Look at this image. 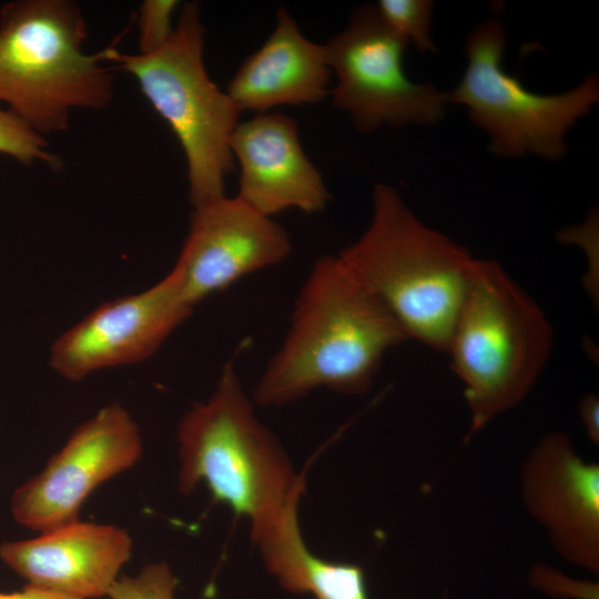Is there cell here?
Masks as SVG:
<instances>
[{
  "instance_id": "e0dca14e",
  "label": "cell",
  "mask_w": 599,
  "mask_h": 599,
  "mask_svg": "<svg viewBox=\"0 0 599 599\" xmlns=\"http://www.w3.org/2000/svg\"><path fill=\"white\" fill-rule=\"evenodd\" d=\"M375 7L383 21L419 52H437L430 37L434 1L379 0Z\"/></svg>"
},
{
  "instance_id": "ba28073f",
  "label": "cell",
  "mask_w": 599,
  "mask_h": 599,
  "mask_svg": "<svg viewBox=\"0 0 599 599\" xmlns=\"http://www.w3.org/2000/svg\"><path fill=\"white\" fill-rule=\"evenodd\" d=\"M408 41L390 29L374 4L357 8L341 32L325 44L336 73L333 104L359 132L384 125H434L445 116L448 92L412 82L403 65Z\"/></svg>"
},
{
  "instance_id": "8fae6325",
  "label": "cell",
  "mask_w": 599,
  "mask_h": 599,
  "mask_svg": "<svg viewBox=\"0 0 599 599\" xmlns=\"http://www.w3.org/2000/svg\"><path fill=\"white\" fill-rule=\"evenodd\" d=\"M520 496L554 550L571 565L599 572V464L583 459L562 430L544 434L520 471Z\"/></svg>"
},
{
  "instance_id": "5bb4252c",
  "label": "cell",
  "mask_w": 599,
  "mask_h": 599,
  "mask_svg": "<svg viewBox=\"0 0 599 599\" xmlns=\"http://www.w3.org/2000/svg\"><path fill=\"white\" fill-rule=\"evenodd\" d=\"M240 165L238 196L272 217L288 209L314 214L325 209L329 193L306 156L296 122L280 113H260L240 122L230 139Z\"/></svg>"
},
{
  "instance_id": "ffe728a7",
  "label": "cell",
  "mask_w": 599,
  "mask_h": 599,
  "mask_svg": "<svg viewBox=\"0 0 599 599\" xmlns=\"http://www.w3.org/2000/svg\"><path fill=\"white\" fill-rule=\"evenodd\" d=\"M179 6L175 0H146L139 10V48L141 54L162 49L172 38L173 13Z\"/></svg>"
},
{
  "instance_id": "2e32d148",
  "label": "cell",
  "mask_w": 599,
  "mask_h": 599,
  "mask_svg": "<svg viewBox=\"0 0 599 599\" xmlns=\"http://www.w3.org/2000/svg\"><path fill=\"white\" fill-rule=\"evenodd\" d=\"M304 491L305 484L273 520L251 537L266 569L293 593H309L313 599H369L362 566L325 560L307 548L297 514Z\"/></svg>"
},
{
  "instance_id": "ac0fdd59",
  "label": "cell",
  "mask_w": 599,
  "mask_h": 599,
  "mask_svg": "<svg viewBox=\"0 0 599 599\" xmlns=\"http://www.w3.org/2000/svg\"><path fill=\"white\" fill-rule=\"evenodd\" d=\"M0 153L23 164L43 162L59 169V156L48 151V142L14 112L0 105Z\"/></svg>"
},
{
  "instance_id": "44dd1931",
  "label": "cell",
  "mask_w": 599,
  "mask_h": 599,
  "mask_svg": "<svg viewBox=\"0 0 599 599\" xmlns=\"http://www.w3.org/2000/svg\"><path fill=\"white\" fill-rule=\"evenodd\" d=\"M530 585L548 596L570 599H598V582L575 580L551 566L538 564L529 572Z\"/></svg>"
},
{
  "instance_id": "5b68a950",
  "label": "cell",
  "mask_w": 599,
  "mask_h": 599,
  "mask_svg": "<svg viewBox=\"0 0 599 599\" xmlns=\"http://www.w3.org/2000/svg\"><path fill=\"white\" fill-rule=\"evenodd\" d=\"M87 26L68 0H17L0 9V103L41 135L68 129L75 109L113 94L102 51L88 54Z\"/></svg>"
},
{
  "instance_id": "9c48e42d",
  "label": "cell",
  "mask_w": 599,
  "mask_h": 599,
  "mask_svg": "<svg viewBox=\"0 0 599 599\" xmlns=\"http://www.w3.org/2000/svg\"><path fill=\"white\" fill-rule=\"evenodd\" d=\"M139 426L120 404L103 407L80 425L41 473L18 487L11 511L40 532L74 522L90 494L141 457Z\"/></svg>"
},
{
  "instance_id": "30bf717a",
  "label": "cell",
  "mask_w": 599,
  "mask_h": 599,
  "mask_svg": "<svg viewBox=\"0 0 599 599\" xmlns=\"http://www.w3.org/2000/svg\"><path fill=\"white\" fill-rule=\"evenodd\" d=\"M193 312L172 268L153 286L100 305L52 345L50 366L69 380L142 362Z\"/></svg>"
},
{
  "instance_id": "4fadbf2b",
  "label": "cell",
  "mask_w": 599,
  "mask_h": 599,
  "mask_svg": "<svg viewBox=\"0 0 599 599\" xmlns=\"http://www.w3.org/2000/svg\"><path fill=\"white\" fill-rule=\"evenodd\" d=\"M131 551L126 530L77 520L37 538L3 542L0 559L28 586L91 599L108 595Z\"/></svg>"
},
{
  "instance_id": "3957f363",
  "label": "cell",
  "mask_w": 599,
  "mask_h": 599,
  "mask_svg": "<svg viewBox=\"0 0 599 599\" xmlns=\"http://www.w3.org/2000/svg\"><path fill=\"white\" fill-rule=\"evenodd\" d=\"M552 341L537 302L498 262L475 258L446 349L469 409L467 440L527 396Z\"/></svg>"
},
{
  "instance_id": "9a60e30c",
  "label": "cell",
  "mask_w": 599,
  "mask_h": 599,
  "mask_svg": "<svg viewBox=\"0 0 599 599\" xmlns=\"http://www.w3.org/2000/svg\"><path fill=\"white\" fill-rule=\"evenodd\" d=\"M324 44L308 40L285 8L265 42L240 65L226 93L242 111L267 113L278 105L314 104L331 91Z\"/></svg>"
},
{
  "instance_id": "603a6c76",
  "label": "cell",
  "mask_w": 599,
  "mask_h": 599,
  "mask_svg": "<svg viewBox=\"0 0 599 599\" xmlns=\"http://www.w3.org/2000/svg\"><path fill=\"white\" fill-rule=\"evenodd\" d=\"M0 599H79L26 585L20 591H0Z\"/></svg>"
},
{
  "instance_id": "7a4b0ae2",
  "label": "cell",
  "mask_w": 599,
  "mask_h": 599,
  "mask_svg": "<svg viewBox=\"0 0 599 599\" xmlns=\"http://www.w3.org/2000/svg\"><path fill=\"white\" fill-rule=\"evenodd\" d=\"M364 233L338 256L407 335L446 353L475 258L424 224L399 192L376 184Z\"/></svg>"
},
{
  "instance_id": "7c38bea8",
  "label": "cell",
  "mask_w": 599,
  "mask_h": 599,
  "mask_svg": "<svg viewBox=\"0 0 599 599\" xmlns=\"http://www.w3.org/2000/svg\"><path fill=\"white\" fill-rule=\"evenodd\" d=\"M292 243L285 229L238 196L195 206L173 268L193 308L245 275L285 261Z\"/></svg>"
},
{
  "instance_id": "7402d4cb",
  "label": "cell",
  "mask_w": 599,
  "mask_h": 599,
  "mask_svg": "<svg viewBox=\"0 0 599 599\" xmlns=\"http://www.w3.org/2000/svg\"><path fill=\"white\" fill-rule=\"evenodd\" d=\"M580 422L588 439L599 445V397L595 393H587L578 404Z\"/></svg>"
},
{
  "instance_id": "d6986e66",
  "label": "cell",
  "mask_w": 599,
  "mask_h": 599,
  "mask_svg": "<svg viewBox=\"0 0 599 599\" xmlns=\"http://www.w3.org/2000/svg\"><path fill=\"white\" fill-rule=\"evenodd\" d=\"M177 583L165 562L151 564L135 576L119 577L106 596L110 599H174Z\"/></svg>"
},
{
  "instance_id": "277c9868",
  "label": "cell",
  "mask_w": 599,
  "mask_h": 599,
  "mask_svg": "<svg viewBox=\"0 0 599 599\" xmlns=\"http://www.w3.org/2000/svg\"><path fill=\"white\" fill-rule=\"evenodd\" d=\"M179 489L187 496L204 484L214 500L246 517L251 536L284 508L305 483L274 434L255 415L232 363L212 395L194 404L177 427Z\"/></svg>"
},
{
  "instance_id": "8992f818",
  "label": "cell",
  "mask_w": 599,
  "mask_h": 599,
  "mask_svg": "<svg viewBox=\"0 0 599 599\" xmlns=\"http://www.w3.org/2000/svg\"><path fill=\"white\" fill-rule=\"evenodd\" d=\"M204 26L200 6L185 3L170 41L150 54L114 48L103 58L131 73L183 149L193 207L224 195L234 166L230 139L240 110L211 80L204 64Z\"/></svg>"
},
{
  "instance_id": "6da1fadb",
  "label": "cell",
  "mask_w": 599,
  "mask_h": 599,
  "mask_svg": "<svg viewBox=\"0 0 599 599\" xmlns=\"http://www.w3.org/2000/svg\"><path fill=\"white\" fill-rule=\"evenodd\" d=\"M407 339L338 255L321 256L300 290L286 336L260 377L253 400L281 406L322 387L362 395L385 354Z\"/></svg>"
},
{
  "instance_id": "52a82bcc",
  "label": "cell",
  "mask_w": 599,
  "mask_h": 599,
  "mask_svg": "<svg viewBox=\"0 0 599 599\" xmlns=\"http://www.w3.org/2000/svg\"><path fill=\"white\" fill-rule=\"evenodd\" d=\"M507 31L500 19L476 24L465 42L467 65L448 92L449 103L467 108L469 119L489 136V151L518 158L532 153L557 161L567 152L566 134L599 101V77L587 75L560 94L527 90L501 61Z\"/></svg>"
}]
</instances>
